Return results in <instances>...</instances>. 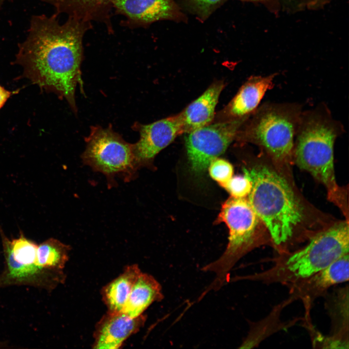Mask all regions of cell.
I'll return each mask as SVG.
<instances>
[{"mask_svg": "<svg viewBox=\"0 0 349 349\" xmlns=\"http://www.w3.org/2000/svg\"><path fill=\"white\" fill-rule=\"evenodd\" d=\"M69 245L54 238H50L38 245L37 262L42 269L56 273H63L69 259Z\"/></svg>", "mask_w": 349, "mask_h": 349, "instance_id": "cell-20", "label": "cell"}, {"mask_svg": "<svg viewBox=\"0 0 349 349\" xmlns=\"http://www.w3.org/2000/svg\"><path fill=\"white\" fill-rule=\"evenodd\" d=\"M222 0H189L190 5L198 13L206 14Z\"/></svg>", "mask_w": 349, "mask_h": 349, "instance_id": "cell-24", "label": "cell"}, {"mask_svg": "<svg viewBox=\"0 0 349 349\" xmlns=\"http://www.w3.org/2000/svg\"><path fill=\"white\" fill-rule=\"evenodd\" d=\"M163 299L161 286L154 277L142 272L135 282L121 312L134 318L143 314L154 302Z\"/></svg>", "mask_w": 349, "mask_h": 349, "instance_id": "cell-18", "label": "cell"}, {"mask_svg": "<svg viewBox=\"0 0 349 349\" xmlns=\"http://www.w3.org/2000/svg\"><path fill=\"white\" fill-rule=\"evenodd\" d=\"M302 112L295 103H264L243 123L235 140L259 146L275 163H288L293 159Z\"/></svg>", "mask_w": 349, "mask_h": 349, "instance_id": "cell-5", "label": "cell"}, {"mask_svg": "<svg viewBox=\"0 0 349 349\" xmlns=\"http://www.w3.org/2000/svg\"><path fill=\"white\" fill-rule=\"evenodd\" d=\"M222 81L213 83L198 98L179 113L183 133H188L210 123L218 100L224 87Z\"/></svg>", "mask_w": 349, "mask_h": 349, "instance_id": "cell-17", "label": "cell"}, {"mask_svg": "<svg viewBox=\"0 0 349 349\" xmlns=\"http://www.w3.org/2000/svg\"><path fill=\"white\" fill-rule=\"evenodd\" d=\"M221 186L231 194V196L242 198L249 195L252 189V184L248 177L244 174L232 176Z\"/></svg>", "mask_w": 349, "mask_h": 349, "instance_id": "cell-22", "label": "cell"}, {"mask_svg": "<svg viewBox=\"0 0 349 349\" xmlns=\"http://www.w3.org/2000/svg\"><path fill=\"white\" fill-rule=\"evenodd\" d=\"M331 0H305V4L307 8L316 9L320 8Z\"/></svg>", "mask_w": 349, "mask_h": 349, "instance_id": "cell-25", "label": "cell"}, {"mask_svg": "<svg viewBox=\"0 0 349 349\" xmlns=\"http://www.w3.org/2000/svg\"><path fill=\"white\" fill-rule=\"evenodd\" d=\"M12 0H0V10L4 5V4L9 1H11Z\"/></svg>", "mask_w": 349, "mask_h": 349, "instance_id": "cell-27", "label": "cell"}, {"mask_svg": "<svg viewBox=\"0 0 349 349\" xmlns=\"http://www.w3.org/2000/svg\"><path fill=\"white\" fill-rule=\"evenodd\" d=\"M326 297L325 308L331 320L330 333L324 336L323 348H349V287L335 289Z\"/></svg>", "mask_w": 349, "mask_h": 349, "instance_id": "cell-15", "label": "cell"}, {"mask_svg": "<svg viewBox=\"0 0 349 349\" xmlns=\"http://www.w3.org/2000/svg\"><path fill=\"white\" fill-rule=\"evenodd\" d=\"M349 252V222L346 221L314 235L301 248L278 254L271 259L273 264L268 269L239 278L288 286L325 268Z\"/></svg>", "mask_w": 349, "mask_h": 349, "instance_id": "cell-4", "label": "cell"}, {"mask_svg": "<svg viewBox=\"0 0 349 349\" xmlns=\"http://www.w3.org/2000/svg\"><path fill=\"white\" fill-rule=\"evenodd\" d=\"M12 94V92L6 90L0 85V109L2 107Z\"/></svg>", "mask_w": 349, "mask_h": 349, "instance_id": "cell-26", "label": "cell"}, {"mask_svg": "<svg viewBox=\"0 0 349 349\" xmlns=\"http://www.w3.org/2000/svg\"><path fill=\"white\" fill-rule=\"evenodd\" d=\"M85 141L86 147L81 155L83 163L105 175L109 186L115 184L116 176L127 182L136 178L138 170L132 144L125 141L111 127H92Z\"/></svg>", "mask_w": 349, "mask_h": 349, "instance_id": "cell-7", "label": "cell"}, {"mask_svg": "<svg viewBox=\"0 0 349 349\" xmlns=\"http://www.w3.org/2000/svg\"><path fill=\"white\" fill-rule=\"evenodd\" d=\"M141 272L137 264L127 266L119 276L103 287L101 296L108 311H122L131 290Z\"/></svg>", "mask_w": 349, "mask_h": 349, "instance_id": "cell-19", "label": "cell"}, {"mask_svg": "<svg viewBox=\"0 0 349 349\" xmlns=\"http://www.w3.org/2000/svg\"><path fill=\"white\" fill-rule=\"evenodd\" d=\"M5 267L0 274V287L29 285L51 290L65 279L63 273L40 268L37 262L38 245L23 236L12 241L3 239Z\"/></svg>", "mask_w": 349, "mask_h": 349, "instance_id": "cell-8", "label": "cell"}, {"mask_svg": "<svg viewBox=\"0 0 349 349\" xmlns=\"http://www.w3.org/2000/svg\"><path fill=\"white\" fill-rule=\"evenodd\" d=\"M342 130L341 124L333 119L325 105L302 111L293 159L298 167L325 186L330 200L343 209L345 197L336 183L334 169V144Z\"/></svg>", "mask_w": 349, "mask_h": 349, "instance_id": "cell-3", "label": "cell"}, {"mask_svg": "<svg viewBox=\"0 0 349 349\" xmlns=\"http://www.w3.org/2000/svg\"><path fill=\"white\" fill-rule=\"evenodd\" d=\"M143 314L131 317L122 312H110L97 323L94 333V349H115L133 334L137 333L146 321Z\"/></svg>", "mask_w": 349, "mask_h": 349, "instance_id": "cell-13", "label": "cell"}, {"mask_svg": "<svg viewBox=\"0 0 349 349\" xmlns=\"http://www.w3.org/2000/svg\"><path fill=\"white\" fill-rule=\"evenodd\" d=\"M349 255L347 254L328 267L313 275L291 284L289 297L293 301L301 300L305 308H310L317 298L324 296L332 287L348 282Z\"/></svg>", "mask_w": 349, "mask_h": 349, "instance_id": "cell-11", "label": "cell"}, {"mask_svg": "<svg viewBox=\"0 0 349 349\" xmlns=\"http://www.w3.org/2000/svg\"><path fill=\"white\" fill-rule=\"evenodd\" d=\"M254 0V1H257V0Z\"/></svg>", "mask_w": 349, "mask_h": 349, "instance_id": "cell-28", "label": "cell"}, {"mask_svg": "<svg viewBox=\"0 0 349 349\" xmlns=\"http://www.w3.org/2000/svg\"><path fill=\"white\" fill-rule=\"evenodd\" d=\"M115 14L125 17L123 26L131 29L154 22L174 19L179 11L174 0H111Z\"/></svg>", "mask_w": 349, "mask_h": 349, "instance_id": "cell-12", "label": "cell"}, {"mask_svg": "<svg viewBox=\"0 0 349 349\" xmlns=\"http://www.w3.org/2000/svg\"><path fill=\"white\" fill-rule=\"evenodd\" d=\"M49 4L59 16L92 22L103 23L109 33L113 32L111 22L113 7L111 0H36Z\"/></svg>", "mask_w": 349, "mask_h": 349, "instance_id": "cell-16", "label": "cell"}, {"mask_svg": "<svg viewBox=\"0 0 349 349\" xmlns=\"http://www.w3.org/2000/svg\"><path fill=\"white\" fill-rule=\"evenodd\" d=\"M133 128L140 133L139 140L132 144L138 170L150 167L155 156L177 136L183 133L179 114L147 125L136 123Z\"/></svg>", "mask_w": 349, "mask_h": 349, "instance_id": "cell-10", "label": "cell"}, {"mask_svg": "<svg viewBox=\"0 0 349 349\" xmlns=\"http://www.w3.org/2000/svg\"><path fill=\"white\" fill-rule=\"evenodd\" d=\"M244 173L252 184L248 199L267 228L270 243L278 254L290 251L305 219L303 207L293 189L282 174L266 163H256L244 168Z\"/></svg>", "mask_w": 349, "mask_h": 349, "instance_id": "cell-2", "label": "cell"}, {"mask_svg": "<svg viewBox=\"0 0 349 349\" xmlns=\"http://www.w3.org/2000/svg\"><path fill=\"white\" fill-rule=\"evenodd\" d=\"M293 301L289 297L283 302L276 306L270 314L269 315V321L268 322L266 317L260 322L255 324L252 326L250 332L247 338L241 344V348H252L258 345L262 340L279 329H281V326L271 325H283L280 319V315L281 310L286 305L292 302Z\"/></svg>", "mask_w": 349, "mask_h": 349, "instance_id": "cell-21", "label": "cell"}, {"mask_svg": "<svg viewBox=\"0 0 349 349\" xmlns=\"http://www.w3.org/2000/svg\"><path fill=\"white\" fill-rule=\"evenodd\" d=\"M249 117L210 123L187 133L185 145L192 170L203 172L212 160L223 154Z\"/></svg>", "mask_w": 349, "mask_h": 349, "instance_id": "cell-9", "label": "cell"}, {"mask_svg": "<svg viewBox=\"0 0 349 349\" xmlns=\"http://www.w3.org/2000/svg\"><path fill=\"white\" fill-rule=\"evenodd\" d=\"M208 168L210 176L221 186L233 176V166L225 159L217 158L210 162Z\"/></svg>", "mask_w": 349, "mask_h": 349, "instance_id": "cell-23", "label": "cell"}, {"mask_svg": "<svg viewBox=\"0 0 349 349\" xmlns=\"http://www.w3.org/2000/svg\"><path fill=\"white\" fill-rule=\"evenodd\" d=\"M58 16L55 13L31 16L26 36L18 44L14 63L35 84L65 99L76 112L78 84L83 91V37L93 26L92 22L72 17L61 23Z\"/></svg>", "mask_w": 349, "mask_h": 349, "instance_id": "cell-1", "label": "cell"}, {"mask_svg": "<svg viewBox=\"0 0 349 349\" xmlns=\"http://www.w3.org/2000/svg\"><path fill=\"white\" fill-rule=\"evenodd\" d=\"M275 74L249 78L221 113V121L250 116L258 107L267 91L272 88Z\"/></svg>", "mask_w": 349, "mask_h": 349, "instance_id": "cell-14", "label": "cell"}, {"mask_svg": "<svg viewBox=\"0 0 349 349\" xmlns=\"http://www.w3.org/2000/svg\"><path fill=\"white\" fill-rule=\"evenodd\" d=\"M260 222L246 197L231 196L222 205L216 222H224L227 226L228 243L224 252L217 260L202 269L203 271L216 274L208 290L221 288L227 282L230 270L240 259L254 248L270 241L260 231Z\"/></svg>", "mask_w": 349, "mask_h": 349, "instance_id": "cell-6", "label": "cell"}]
</instances>
